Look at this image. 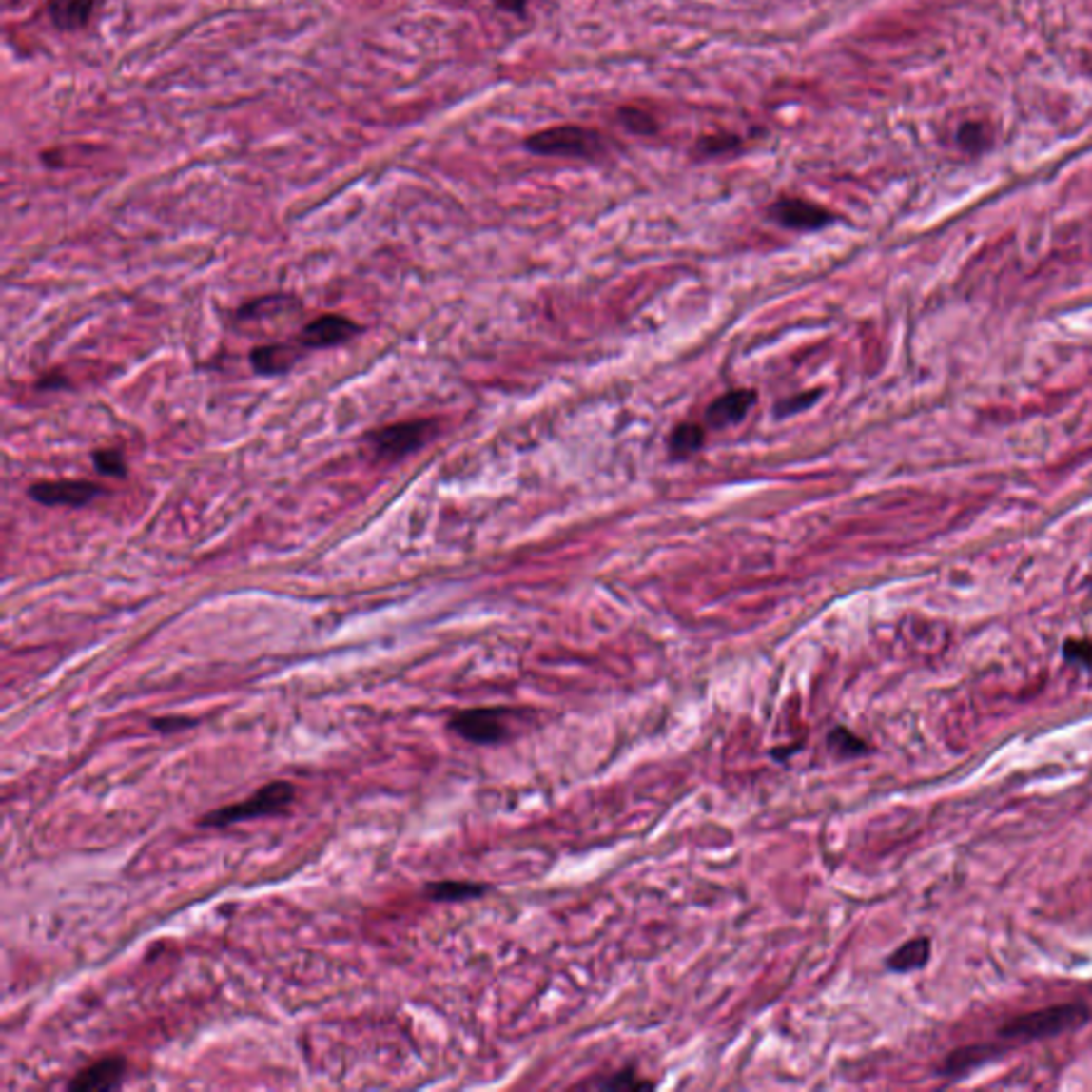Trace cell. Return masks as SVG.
Returning <instances> with one entry per match:
<instances>
[{
  "label": "cell",
  "instance_id": "obj_1",
  "mask_svg": "<svg viewBox=\"0 0 1092 1092\" xmlns=\"http://www.w3.org/2000/svg\"><path fill=\"white\" fill-rule=\"evenodd\" d=\"M1088 1020H1090V1009L1084 1003H1061V1005L1028 1011V1014H1020L1007 1020V1023L999 1028V1037L1003 1042L1035 1043L1043 1042V1039L1061 1037L1064 1033H1069V1030L1082 1028Z\"/></svg>",
  "mask_w": 1092,
  "mask_h": 1092
},
{
  "label": "cell",
  "instance_id": "obj_2",
  "mask_svg": "<svg viewBox=\"0 0 1092 1092\" xmlns=\"http://www.w3.org/2000/svg\"><path fill=\"white\" fill-rule=\"evenodd\" d=\"M295 786L288 781H271L267 786L254 791L242 803L228 805L216 811L205 813L199 819V826L204 828H228L240 822H248V819L269 817L286 811L290 803L295 800Z\"/></svg>",
  "mask_w": 1092,
  "mask_h": 1092
},
{
  "label": "cell",
  "instance_id": "obj_3",
  "mask_svg": "<svg viewBox=\"0 0 1092 1092\" xmlns=\"http://www.w3.org/2000/svg\"><path fill=\"white\" fill-rule=\"evenodd\" d=\"M525 147L538 156L561 158H600L606 152L604 137L594 128L563 125L540 130L527 137Z\"/></svg>",
  "mask_w": 1092,
  "mask_h": 1092
},
{
  "label": "cell",
  "instance_id": "obj_4",
  "mask_svg": "<svg viewBox=\"0 0 1092 1092\" xmlns=\"http://www.w3.org/2000/svg\"><path fill=\"white\" fill-rule=\"evenodd\" d=\"M506 709H468L455 712L448 728L474 745H496L510 736Z\"/></svg>",
  "mask_w": 1092,
  "mask_h": 1092
},
{
  "label": "cell",
  "instance_id": "obj_5",
  "mask_svg": "<svg viewBox=\"0 0 1092 1092\" xmlns=\"http://www.w3.org/2000/svg\"><path fill=\"white\" fill-rule=\"evenodd\" d=\"M431 429H434L431 420H406L372 431L367 439L374 444V453L378 457L398 461L425 444Z\"/></svg>",
  "mask_w": 1092,
  "mask_h": 1092
},
{
  "label": "cell",
  "instance_id": "obj_6",
  "mask_svg": "<svg viewBox=\"0 0 1092 1092\" xmlns=\"http://www.w3.org/2000/svg\"><path fill=\"white\" fill-rule=\"evenodd\" d=\"M103 493L99 484L86 480H46L29 489V496L43 506L82 508Z\"/></svg>",
  "mask_w": 1092,
  "mask_h": 1092
},
{
  "label": "cell",
  "instance_id": "obj_7",
  "mask_svg": "<svg viewBox=\"0 0 1092 1092\" xmlns=\"http://www.w3.org/2000/svg\"><path fill=\"white\" fill-rule=\"evenodd\" d=\"M769 216L786 228L794 231H819L834 223L832 211L819 207L805 199H779L769 207Z\"/></svg>",
  "mask_w": 1092,
  "mask_h": 1092
},
{
  "label": "cell",
  "instance_id": "obj_8",
  "mask_svg": "<svg viewBox=\"0 0 1092 1092\" xmlns=\"http://www.w3.org/2000/svg\"><path fill=\"white\" fill-rule=\"evenodd\" d=\"M359 331H361L359 324L346 319V316L327 314L303 327V331L299 333L297 341L302 343L303 348H329L346 343L348 340L355 338Z\"/></svg>",
  "mask_w": 1092,
  "mask_h": 1092
},
{
  "label": "cell",
  "instance_id": "obj_9",
  "mask_svg": "<svg viewBox=\"0 0 1092 1092\" xmlns=\"http://www.w3.org/2000/svg\"><path fill=\"white\" fill-rule=\"evenodd\" d=\"M127 1059L125 1056H105V1059L88 1064L77 1076L70 1080L68 1090L90 1092V1090H111L122 1084L127 1076Z\"/></svg>",
  "mask_w": 1092,
  "mask_h": 1092
},
{
  "label": "cell",
  "instance_id": "obj_10",
  "mask_svg": "<svg viewBox=\"0 0 1092 1092\" xmlns=\"http://www.w3.org/2000/svg\"><path fill=\"white\" fill-rule=\"evenodd\" d=\"M1005 1054V1047H999L994 1043H973L958 1047V1050L949 1052L939 1069L941 1078H963L966 1073L984 1067L990 1061H997Z\"/></svg>",
  "mask_w": 1092,
  "mask_h": 1092
},
{
  "label": "cell",
  "instance_id": "obj_11",
  "mask_svg": "<svg viewBox=\"0 0 1092 1092\" xmlns=\"http://www.w3.org/2000/svg\"><path fill=\"white\" fill-rule=\"evenodd\" d=\"M303 350L307 348H303L299 341L267 343V346H259L250 352V363L254 372L261 376H280L295 367L297 361L303 357Z\"/></svg>",
  "mask_w": 1092,
  "mask_h": 1092
},
{
  "label": "cell",
  "instance_id": "obj_12",
  "mask_svg": "<svg viewBox=\"0 0 1092 1092\" xmlns=\"http://www.w3.org/2000/svg\"><path fill=\"white\" fill-rule=\"evenodd\" d=\"M755 403V393L753 391H747V389H736V391H730L719 395V398L711 403L707 408V414H704V419H707V425L712 429H726V427H732L738 425L750 410L753 408Z\"/></svg>",
  "mask_w": 1092,
  "mask_h": 1092
},
{
  "label": "cell",
  "instance_id": "obj_13",
  "mask_svg": "<svg viewBox=\"0 0 1092 1092\" xmlns=\"http://www.w3.org/2000/svg\"><path fill=\"white\" fill-rule=\"evenodd\" d=\"M930 954H932L930 939L928 937H915L911 941H907V944H903L898 949H894V952L887 956L886 966L892 973L920 971V968L928 965Z\"/></svg>",
  "mask_w": 1092,
  "mask_h": 1092
},
{
  "label": "cell",
  "instance_id": "obj_14",
  "mask_svg": "<svg viewBox=\"0 0 1092 1092\" xmlns=\"http://www.w3.org/2000/svg\"><path fill=\"white\" fill-rule=\"evenodd\" d=\"M96 0H51L49 15L60 30H79L90 22Z\"/></svg>",
  "mask_w": 1092,
  "mask_h": 1092
},
{
  "label": "cell",
  "instance_id": "obj_15",
  "mask_svg": "<svg viewBox=\"0 0 1092 1092\" xmlns=\"http://www.w3.org/2000/svg\"><path fill=\"white\" fill-rule=\"evenodd\" d=\"M704 439H707V431L700 425H695V422H683V425L676 427L671 438H668V453H671V459L674 461L690 459L692 455L700 451Z\"/></svg>",
  "mask_w": 1092,
  "mask_h": 1092
},
{
  "label": "cell",
  "instance_id": "obj_16",
  "mask_svg": "<svg viewBox=\"0 0 1092 1092\" xmlns=\"http://www.w3.org/2000/svg\"><path fill=\"white\" fill-rule=\"evenodd\" d=\"M489 886L472 882H434L425 886V894L438 903H461L470 898H478L487 892Z\"/></svg>",
  "mask_w": 1092,
  "mask_h": 1092
},
{
  "label": "cell",
  "instance_id": "obj_17",
  "mask_svg": "<svg viewBox=\"0 0 1092 1092\" xmlns=\"http://www.w3.org/2000/svg\"><path fill=\"white\" fill-rule=\"evenodd\" d=\"M826 743H828V747H830V751L836 757H841V760H853V757H862L870 751L868 745L862 741L860 736H856L851 732V730L841 728V726L834 728L832 732L828 734Z\"/></svg>",
  "mask_w": 1092,
  "mask_h": 1092
},
{
  "label": "cell",
  "instance_id": "obj_18",
  "mask_svg": "<svg viewBox=\"0 0 1092 1092\" xmlns=\"http://www.w3.org/2000/svg\"><path fill=\"white\" fill-rule=\"evenodd\" d=\"M619 122L634 135H655L659 130L657 120L640 107H621Z\"/></svg>",
  "mask_w": 1092,
  "mask_h": 1092
},
{
  "label": "cell",
  "instance_id": "obj_19",
  "mask_svg": "<svg viewBox=\"0 0 1092 1092\" xmlns=\"http://www.w3.org/2000/svg\"><path fill=\"white\" fill-rule=\"evenodd\" d=\"M738 146H741V137L738 135H707L695 144L693 152L704 158H712L732 152Z\"/></svg>",
  "mask_w": 1092,
  "mask_h": 1092
},
{
  "label": "cell",
  "instance_id": "obj_20",
  "mask_svg": "<svg viewBox=\"0 0 1092 1092\" xmlns=\"http://www.w3.org/2000/svg\"><path fill=\"white\" fill-rule=\"evenodd\" d=\"M92 461L96 465V470L105 477H127V461H125V455L120 451H113V448H105V451H96L92 455Z\"/></svg>",
  "mask_w": 1092,
  "mask_h": 1092
},
{
  "label": "cell",
  "instance_id": "obj_21",
  "mask_svg": "<svg viewBox=\"0 0 1092 1092\" xmlns=\"http://www.w3.org/2000/svg\"><path fill=\"white\" fill-rule=\"evenodd\" d=\"M1063 657L1069 664H1076L1082 668L1092 666V640L1090 638H1069L1063 645Z\"/></svg>",
  "mask_w": 1092,
  "mask_h": 1092
},
{
  "label": "cell",
  "instance_id": "obj_22",
  "mask_svg": "<svg viewBox=\"0 0 1092 1092\" xmlns=\"http://www.w3.org/2000/svg\"><path fill=\"white\" fill-rule=\"evenodd\" d=\"M600 1090H640V1088H653L651 1082H642L636 1071L634 1069H625V1071H616L609 1080H604L597 1084Z\"/></svg>",
  "mask_w": 1092,
  "mask_h": 1092
},
{
  "label": "cell",
  "instance_id": "obj_23",
  "mask_svg": "<svg viewBox=\"0 0 1092 1092\" xmlns=\"http://www.w3.org/2000/svg\"><path fill=\"white\" fill-rule=\"evenodd\" d=\"M958 139H960V144H963V146L977 149V147L985 144V133L982 130V127H977V125H965L963 130H960V133H958Z\"/></svg>",
  "mask_w": 1092,
  "mask_h": 1092
},
{
  "label": "cell",
  "instance_id": "obj_24",
  "mask_svg": "<svg viewBox=\"0 0 1092 1092\" xmlns=\"http://www.w3.org/2000/svg\"><path fill=\"white\" fill-rule=\"evenodd\" d=\"M817 395H819V391H815V393H803V395H796V398H790V400L783 401V406L779 408V414H791V412L805 410V408L811 406Z\"/></svg>",
  "mask_w": 1092,
  "mask_h": 1092
},
{
  "label": "cell",
  "instance_id": "obj_25",
  "mask_svg": "<svg viewBox=\"0 0 1092 1092\" xmlns=\"http://www.w3.org/2000/svg\"><path fill=\"white\" fill-rule=\"evenodd\" d=\"M192 724H195V721L188 719V717H161V719L152 721V728L161 730L163 734H169V732H175V730L188 728Z\"/></svg>",
  "mask_w": 1092,
  "mask_h": 1092
},
{
  "label": "cell",
  "instance_id": "obj_26",
  "mask_svg": "<svg viewBox=\"0 0 1092 1092\" xmlns=\"http://www.w3.org/2000/svg\"><path fill=\"white\" fill-rule=\"evenodd\" d=\"M527 3H530V0H496V7L501 9V11L523 15L525 9H527Z\"/></svg>",
  "mask_w": 1092,
  "mask_h": 1092
}]
</instances>
